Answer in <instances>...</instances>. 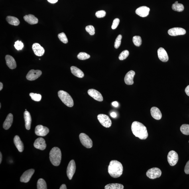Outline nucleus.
<instances>
[{
	"label": "nucleus",
	"mask_w": 189,
	"mask_h": 189,
	"mask_svg": "<svg viewBox=\"0 0 189 189\" xmlns=\"http://www.w3.org/2000/svg\"><path fill=\"white\" fill-rule=\"evenodd\" d=\"M131 130L136 137L142 140L146 139L148 137L147 128L143 124L137 121L133 122L131 125Z\"/></svg>",
	"instance_id": "f257e3e1"
},
{
	"label": "nucleus",
	"mask_w": 189,
	"mask_h": 189,
	"mask_svg": "<svg viewBox=\"0 0 189 189\" xmlns=\"http://www.w3.org/2000/svg\"><path fill=\"white\" fill-rule=\"evenodd\" d=\"M123 166L120 162L116 160H113L110 162L108 172L110 175L113 178H117L122 174Z\"/></svg>",
	"instance_id": "f03ea898"
},
{
	"label": "nucleus",
	"mask_w": 189,
	"mask_h": 189,
	"mask_svg": "<svg viewBox=\"0 0 189 189\" xmlns=\"http://www.w3.org/2000/svg\"><path fill=\"white\" fill-rule=\"evenodd\" d=\"M62 156V152L59 148L54 147L51 150L50 153V159L51 162L54 166H57L60 165Z\"/></svg>",
	"instance_id": "7ed1b4c3"
},
{
	"label": "nucleus",
	"mask_w": 189,
	"mask_h": 189,
	"mask_svg": "<svg viewBox=\"0 0 189 189\" xmlns=\"http://www.w3.org/2000/svg\"><path fill=\"white\" fill-rule=\"evenodd\" d=\"M58 96L62 102L66 106L72 107L74 105V101L68 93L63 90H60L58 92Z\"/></svg>",
	"instance_id": "20e7f679"
},
{
	"label": "nucleus",
	"mask_w": 189,
	"mask_h": 189,
	"mask_svg": "<svg viewBox=\"0 0 189 189\" xmlns=\"http://www.w3.org/2000/svg\"><path fill=\"white\" fill-rule=\"evenodd\" d=\"M79 139L82 145L88 149L92 147L93 143L92 140L89 136L84 133H81L79 135Z\"/></svg>",
	"instance_id": "39448f33"
},
{
	"label": "nucleus",
	"mask_w": 189,
	"mask_h": 189,
	"mask_svg": "<svg viewBox=\"0 0 189 189\" xmlns=\"http://www.w3.org/2000/svg\"><path fill=\"white\" fill-rule=\"evenodd\" d=\"M97 119L101 125L105 127H110L112 125L111 120L106 115L103 114H99L97 116Z\"/></svg>",
	"instance_id": "423d86ee"
},
{
	"label": "nucleus",
	"mask_w": 189,
	"mask_h": 189,
	"mask_svg": "<svg viewBox=\"0 0 189 189\" xmlns=\"http://www.w3.org/2000/svg\"><path fill=\"white\" fill-rule=\"evenodd\" d=\"M162 172L159 168H154L148 170L146 175L148 178L152 179L159 178L161 176Z\"/></svg>",
	"instance_id": "0eeeda50"
},
{
	"label": "nucleus",
	"mask_w": 189,
	"mask_h": 189,
	"mask_svg": "<svg viewBox=\"0 0 189 189\" xmlns=\"http://www.w3.org/2000/svg\"><path fill=\"white\" fill-rule=\"evenodd\" d=\"M179 160L178 155L176 151H170L168 155V160L170 165L174 166L177 163Z\"/></svg>",
	"instance_id": "6e6552de"
},
{
	"label": "nucleus",
	"mask_w": 189,
	"mask_h": 189,
	"mask_svg": "<svg viewBox=\"0 0 189 189\" xmlns=\"http://www.w3.org/2000/svg\"><path fill=\"white\" fill-rule=\"evenodd\" d=\"M76 162L74 160H71L69 162L67 168V174L69 179L71 180L76 172Z\"/></svg>",
	"instance_id": "1a4fd4ad"
},
{
	"label": "nucleus",
	"mask_w": 189,
	"mask_h": 189,
	"mask_svg": "<svg viewBox=\"0 0 189 189\" xmlns=\"http://www.w3.org/2000/svg\"><path fill=\"white\" fill-rule=\"evenodd\" d=\"M42 72L40 70H32L28 72L26 78L28 80L32 81L36 80L41 76Z\"/></svg>",
	"instance_id": "9d476101"
},
{
	"label": "nucleus",
	"mask_w": 189,
	"mask_h": 189,
	"mask_svg": "<svg viewBox=\"0 0 189 189\" xmlns=\"http://www.w3.org/2000/svg\"><path fill=\"white\" fill-rule=\"evenodd\" d=\"M49 131L48 127L42 125H38L35 128V133L38 136L44 137L47 135Z\"/></svg>",
	"instance_id": "9b49d317"
},
{
	"label": "nucleus",
	"mask_w": 189,
	"mask_h": 189,
	"mask_svg": "<svg viewBox=\"0 0 189 189\" xmlns=\"http://www.w3.org/2000/svg\"><path fill=\"white\" fill-rule=\"evenodd\" d=\"M35 170L31 169L24 172L20 178V181L22 182L27 183L30 181V178L34 173Z\"/></svg>",
	"instance_id": "f8f14e48"
},
{
	"label": "nucleus",
	"mask_w": 189,
	"mask_h": 189,
	"mask_svg": "<svg viewBox=\"0 0 189 189\" xmlns=\"http://www.w3.org/2000/svg\"><path fill=\"white\" fill-rule=\"evenodd\" d=\"M168 33L170 36H176L184 35L186 33V31L182 28L174 27L168 30Z\"/></svg>",
	"instance_id": "ddd939ff"
},
{
	"label": "nucleus",
	"mask_w": 189,
	"mask_h": 189,
	"mask_svg": "<svg viewBox=\"0 0 189 189\" xmlns=\"http://www.w3.org/2000/svg\"><path fill=\"white\" fill-rule=\"evenodd\" d=\"M88 93L89 96L93 97L95 100L99 102L103 101V97L101 93L95 89H89Z\"/></svg>",
	"instance_id": "4468645a"
},
{
	"label": "nucleus",
	"mask_w": 189,
	"mask_h": 189,
	"mask_svg": "<svg viewBox=\"0 0 189 189\" xmlns=\"http://www.w3.org/2000/svg\"><path fill=\"white\" fill-rule=\"evenodd\" d=\"M32 48L34 54L38 56H43L45 52L44 48L37 43H34L32 46Z\"/></svg>",
	"instance_id": "2eb2a0df"
},
{
	"label": "nucleus",
	"mask_w": 189,
	"mask_h": 189,
	"mask_svg": "<svg viewBox=\"0 0 189 189\" xmlns=\"http://www.w3.org/2000/svg\"><path fill=\"white\" fill-rule=\"evenodd\" d=\"M34 146L36 149H38L41 150H45L46 147L45 140L41 137L38 138L34 142Z\"/></svg>",
	"instance_id": "dca6fc26"
},
{
	"label": "nucleus",
	"mask_w": 189,
	"mask_h": 189,
	"mask_svg": "<svg viewBox=\"0 0 189 189\" xmlns=\"http://www.w3.org/2000/svg\"><path fill=\"white\" fill-rule=\"evenodd\" d=\"M150 8L145 6L140 7L136 9V13L142 17H145L149 15Z\"/></svg>",
	"instance_id": "f3484780"
},
{
	"label": "nucleus",
	"mask_w": 189,
	"mask_h": 189,
	"mask_svg": "<svg viewBox=\"0 0 189 189\" xmlns=\"http://www.w3.org/2000/svg\"><path fill=\"white\" fill-rule=\"evenodd\" d=\"M158 56L159 59L162 62H166L168 60L167 53L163 48L160 47L158 50Z\"/></svg>",
	"instance_id": "a211bd4d"
},
{
	"label": "nucleus",
	"mask_w": 189,
	"mask_h": 189,
	"mask_svg": "<svg viewBox=\"0 0 189 189\" xmlns=\"http://www.w3.org/2000/svg\"><path fill=\"white\" fill-rule=\"evenodd\" d=\"M5 60L6 62V64L7 66L9 67L11 69V70H13V69H15L17 67V64L16 61L13 57L11 56L7 55L5 56Z\"/></svg>",
	"instance_id": "6ab92c4d"
},
{
	"label": "nucleus",
	"mask_w": 189,
	"mask_h": 189,
	"mask_svg": "<svg viewBox=\"0 0 189 189\" xmlns=\"http://www.w3.org/2000/svg\"><path fill=\"white\" fill-rule=\"evenodd\" d=\"M135 75V73L133 70L130 71L127 73L125 78V81L126 84L131 85L133 84V78Z\"/></svg>",
	"instance_id": "aec40b11"
},
{
	"label": "nucleus",
	"mask_w": 189,
	"mask_h": 189,
	"mask_svg": "<svg viewBox=\"0 0 189 189\" xmlns=\"http://www.w3.org/2000/svg\"><path fill=\"white\" fill-rule=\"evenodd\" d=\"M24 118L25 122V127L26 129L30 130L31 127L32 119L29 112L25 111L24 113Z\"/></svg>",
	"instance_id": "412c9836"
},
{
	"label": "nucleus",
	"mask_w": 189,
	"mask_h": 189,
	"mask_svg": "<svg viewBox=\"0 0 189 189\" xmlns=\"http://www.w3.org/2000/svg\"><path fill=\"white\" fill-rule=\"evenodd\" d=\"M13 122V115L10 113L7 116L3 125L4 129L7 130L9 129L12 125Z\"/></svg>",
	"instance_id": "4be33fe9"
},
{
	"label": "nucleus",
	"mask_w": 189,
	"mask_h": 189,
	"mask_svg": "<svg viewBox=\"0 0 189 189\" xmlns=\"http://www.w3.org/2000/svg\"><path fill=\"white\" fill-rule=\"evenodd\" d=\"M151 113L152 116L155 119L159 120L162 119V113L160 110L157 107H152L151 109Z\"/></svg>",
	"instance_id": "5701e85b"
},
{
	"label": "nucleus",
	"mask_w": 189,
	"mask_h": 189,
	"mask_svg": "<svg viewBox=\"0 0 189 189\" xmlns=\"http://www.w3.org/2000/svg\"><path fill=\"white\" fill-rule=\"evenodd\" d=\"M13 141L18 151L20 152H23L24 150V145L23 142L21 141L19 136H16L14 138Z\"/></svg>",
	"instance_id": "b1692460"
},
{
	"label": "nucleus",
	"mask_w": 189,
	"mask_h": 189,
	"mask_svg": "<svg viewBox=\"0 0 189 189\" xmlns=\"http://www.w3.org/2000/svg\"><path fill=\"white\" fill-rule=\"evenodd\" d=\"M24 19L26 22L30 25H34V24H37L38 22V18L33 15H30V14L24 16Z\"/></svg>",
	"instance_id": "393cba45"
},
{
	"label": "nucleus",
	"mask_w": 189,
	"mask_h": 189,
	"mask_svg": "<svg viewBox=\"0 0 189 189\" xmlns=\"http://www.w3.org/2000/svg\"><path fill=\"white\" fill-rule=\"evenodd\" d=\"M71 72L74 76L79 78H82L84 76V74L82 71L76 67L73 66L71 67Z\"/></svg>",
	"instance_id": "a878e982"
},
{
	"label": "nucleus",
	"mask_w": 189,
	"mask_h": 189,
	"mask_svg": "<svg viewBox=\"0 0 189 189\" xmlns=\"http://www.w3.org/2000/svg\"><path fill=\"white\" fill-rule=\"evenodd\" d=\"M6 20L8 23L11 25L18 26L20 24L19 20L17 18L13 17V16H7L6 18Z\"/></svg>",
	"instance_id": "bb28decb"
},
{
	"label": "nucleus",
	"mask_w": 189,
	"mask_h": 189,
	"mask_svg": "<svg viewBox=\"0 0 189 189\" xmlns=\"http://www.w3.org/2000/svg\"><path fill=\"white\" fill-rule=\"evenodd\" d=\"M172 9L175 11L182 12L184 9V6L182 4L178 3V1H176L172 5Z\"/></svg>",
	"instance_id": "cd10ccee"
},
{
	"label": "nucleus",
	"mask_w": 189,
	"mask_h": 189,
	"mask_svg": "<svg viewBox=\"0 0 189 189\" xmlns=\"http://www.w3.org/2000/svg\"><path fill=\"white\" fill-rule=\"evenodd\" d=\"M124 188L123 185L118 183L107 184L105 188V189H123Z\"/></svg>",
	"instance_id": "c85d7f7f"
},
{
	"label": "nucleus",
	"mask_w": 189,
	"mask_h": 189,
	"mask_svg": "<svg viewBox=\"0 0 189 189\" xmlns=\"http://www.w3.org/2000/svg\"><path fill=\"white\" fill-rule=\"evenodd\" d=\"M37 187L38 189H47V186L45 181L42 179H40L37 182Z\"/></svg>",
	"instance_id": "c756f323"
},
{
	"label": "nucleus",
	"mask_w": 189,
	"mask_h": 189,
	"mask_svg": "<svg viewBox=\"0 0 189 189\" xmlns=\"http://www.w3.org/2000/svg\"><path fill=\"white\" fill-rule=\"evenodd\" d=\"M180 130L182 133L186 135H189V125L184 124L181 126Z\"/></svg>",
	"instance_id": "7c9ffc66"
},
{
	"label": "nucleus",
	"mask_w": 189,
	"mask_h": 189,
	"mask_svg": "<svg viewBox=\"0 0 189 189\" xmlns=\"http://www.w3.org/2000/svg\"><path fill=\"white\" fill-rule=\"evenodd\" d=\"M133 42L135 45L137 47H139L142 44V40L141 36H135L133 38Z\"/></svg>",
	"instance_id": "2f4dec72"
},
{
	"label": "nucleus",
	"mask_w": 189,
	"mask_h": 189,
	"mask_svg": "<svg viewBox=\"0 0 189 189\" xmlns=\"http://www.w3.org/2000/svg\"><path fill=\"white\" fill-rule=\"evenodd\" d=\"M90 57V56L89 54L85 52H80L77 56V58L79 59L82 60H87Z\"/></svg>",
	"instance_id": "473e14b6"
},
{
	"label": "nucleus",
	"mask_w": 189,
	"mask_h": 189,
	"mask_svg": "<svg viewBox=\"0 0 189 189\" xmlns=\"http://www.w3.org/2000/svg\"><path fill=\"white\" fill-rule=\"evenodd\" d=\"M30 96L31 97L32 100L34 101L39 102L42 99V95L37 93H30Z\"/></svg>",
	"instance_id": "72a5a7b5"
},
{
	"label": "nucleus",
	"mask_w": 189,
	"mask_h": 189,
	"mask_svg": "<svg viewBox=\"0 0 189 189\" xmlns=\"http://www.w3.org/2000/svg\"><path fill=\"white\" fill-rule=\"evenodd\" d=\"M59 39L64 44H67L68 42V40L67 36L64 32L59 34L58 35Z\"/></svg>",
	"instance_id": "f704fd0d"
},
{
	"label": "nucleus",
	"mask_w": 189,
	"mask_h": 189,
	"mask_svg": "<svg viewBox=\"0 0 189 189\" xmlns=\"http://www.w3.org/2000/svg\"><path fill=\"white\" fill-rule=\"evenodd\" d=\"M129 54V51L127 50H124L120 54L119 56V59L120 60H125L128 56Z\"/></svg>",
	"instance_id": "c9c22d12"
},
{
	"label": "nucleus",
	"mask_w": 189,
	"mask_h": 189,
	"mask_svg": "<svg viewBox=\"0 0 189 189\" xmlns=\"http://www.w3.org/2000/svg\"><path fill=\"white\" fill-rule=\"evenodd\" d=\"M86 30L87 32L90 34L91 36L94 35L95 34V29L94 27L92 25H88L86 26Z\"/></svg>",
	"instance_id": "e433bc0d"
},
{
	"label": "nucleus",
	"mask_w": 189,
	"mask_h": 189,
	"mask_svg": "<svg viewBox=\"0 0 189 189\" xmlns=\"http://www.w3.org/2000/svg\"><path fill=\"white\" fill-rule=\"evenodd\" d=\"M122 39V36L119 35L117 37L115 42L114 46L116 48H118L120 46Z\"/></svg>",
	"instance_id": "4c0bfd02"
},
{
	"label": "nucleus",
	"mask_w": 189,
	"mask_h": 189,
	"mask_svg": "<svg viewBox=\"0 0 189 189\" xmlns=\"http://www.w3.org/2000/svg\"><path fill=\"white\" fill-rule=\"evenodd\" d=\"M14 46L17 50H21L24 47V44L21 41L18 40L15 42Z\"/></svg>",
	"instance_id": "58836bf2"
},
{
	"label": "nucleus",
	"mask_w": 189,
	"mask_h": 189,
	"mask_svg": "<svg viewBox=\"0 0 189 189\" xmlns=\"http://www.w3.org/2000/svg\"><path fill=\"white\" fill-rule=\"evenodd\" d=\"M106 12L104 10H101L97 11L95 14L96 17L98 18H101L104 17L106 15Z\"/></svg>",
	"instance_id": "ea45409f"
},
{
	"label": "nucleus",
	"mask_w": 189,
	"mask_h": 189,
	"mask_svg": "<svg viewBox=\"0 0 189 189\" xmlns=\"http://www.w3.org/2000/svg\"><path fill=\"white\" fill-rule=\"evenodd\" d=\"M120 22V20L119 18H116L113 20L112 25V29L115 30L116 28L118 26Z\"/></svg>",
	"instance_id": "a19ab883"
},
{
	"label": "nucleus",
	"mask_w": 189,
	"mask_h": 189,
	"mask_svg": "<svg viewBox=\"0 0 189 189\" xmlns=\"http://www.w3.org/2000/svg\"><path fill=\"white\" fill-rule=\"evenodd\" d=\"M184 171L185 173L187 174H189V160L187 162L184 168Z\"/></svg>",
	"instance_id": "79ce46f5"
},
{
	"label": "nucleus",
	"mask_w": 189,
	"mask_h": 189,
	"mask_svg": "<svg viewBox=\"0 0 189 189\" xmlns=\"http://www.w3.org/2000/svg\"><path fill=\"white\" fill-rule=\"evenodd\" d=\"M185 92L187 95L189 96V85L186 87L185 89Z\"/></svg>",
	"instance_id": "37998d69"
},
{
	"label": "nucleus",
	"mask_w": 189,
	"mask_h": 189,
	"mask_svg": "<svg viewBox=\"0 0 189 189\" xmlns=\"http://www.w3.org/2000/svg\"><path fill=\"white\" fill-rule=\"evenodd\" d=\"M112 105L113 106L115 107H117L119 106V103L116 101L113 102L112 103Z\"/></svg>",
	"instance_id": "c03bdc74"
},
{
	"label": "nucleus",
	"mask_w": 189,
	"mask_h": 189,
	"mask_svg": "<svg viewBox=\"0 0 189 189\" xmlns=\"http://www.w3.org/2000/svg\"><path fill=\"white\" fill-rule=\"evenodd\" d=\"M47 1L50 3L54 4L57 2L58 0H47Z\"/></svg>",
	"instance_id": "a18cd8bd"
},
{
	"label": "nucleus",
	"mask_w": 189,
	"mask_h": 189,
	"mask_svg": "<svg viewBox=\"0 0 189 189\" xmlns=\"http://www.w3.org/2000/svg\"><path fill=\"white\" fill-rule=\"evenodd\" d=\"M110 116L113 118H116L117 117L116 113L113 112L110 113Z\"/></svg>",
	"instance_id": "49530a36"
},
{
	"label": "nucleus",
	"mask_w": 189,
	"mask_h": 189,
	"mask_svg": "<svg viewBox=\"0 0 189 189\" xmlns=\"http://www.w3.org/2000/svg\"><path fill=\"white\" fill-rule=\"evenodd\" d=\"M60 189H67V187L66 185L65 184H62V186H61L60 188Z\"/></svg>",
	"instance_id": "de8ad7c7"
},
{
	"label": "nucleus",
	"mask_w": 189,
	"mask_h": 189,
	"mask_svg": "<svg viewBox=\"0 0 189 189\" xmlns=\"http://www.w3.org/2000/svg\"><path fill=\"white\" fill-rule=\"evenodd\" d=\"M3 83L1 82H0V90L1 91L2 89H3Z\"/></svg>",
	"instance_id": "09e8293b"
},
{
	"label": "nucleus",
	"mask_w": 189,
	"mask_h": 189,
	"mask_svg": "<svg viewBox=\"0 0 189 189\" xmlns=\"http://www.w3.org/2000/svg\"><path fill=\"white\" fill-rule=\"evenodd\" d=\"M2 154L1 152H0V164H1V162H2Z\"/></svg>",
	"instance_id": "8fccbe9b"
},
{
	"label": "nucleus",
	"mask_w": 189,
	"mask_h": 189,
	"mask_svg": "<svg viewBox=\"0 0 189 189\" xmlns=\"http://www.w3.org/2000/svg\"><path fill=\"white\" fill-rule=\"evenodd\" d=\"M1 103H0V108H1Z\"/></svg>",
	"instance_id": "3c124183"
},
{
	"label": "nucleus",
	"mask_w": 189,
	"mask_h": 189,
	"mask_svg": "<svg viewBox=\"0 0 189 189\" xmlns=\"http://www.w3.org/2000/svg\"></svg>",
	"instance_id": "603ef678"
}]
</instances>
